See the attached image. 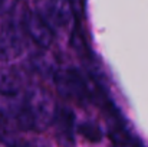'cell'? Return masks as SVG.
Wrapping results in <instances>:
<instances>
[{"label":"cell","mask_w":148,"mask_h":147,"mask_svg":"<svg viewBox=\"0 0 148 147\" xmlns=\"http://www.w3.org/2000/svg\"><path fill=\"white\" fill-rule=\"evenodd\" d=\"M23 28H19L13 20H9L0 28V59L7 61L17 56L23 49Z\"/></svg>","instance_id":"cell-5"},{"label":"cell","mask_w":148,"mask_h":147,"mask_svg":"<svg viewBox=\"0 0 148 147\" xmlns=\"http://www.w3.org/2000/svg\"><path fill=\"white\" fill-rule=\"evenodd\" d=\"M55 87L60 97L75 101V102H89V101H102L103 97L98 91L97 84L89 82L79 71L75 68L59 69L53 77Z\"/></svg>","instance_id":"cell-2"},{"label":"cell","mask_w":148,"mask_h":147,"mask_svg":"<svg viewBox=\"0 0 148 147\" xmlns=\"http://www.w3.org/2000/svg\"><path fill=\"white\" fill-rule=\"evenodd\" d=\"M78 133L84 136L88 141H92V143L101 141L102 139V131L98 127V124L91 123V121H85L81 126H78Z\"/></svg>","instance_id":"cell-8"},{"label":"cell","mask_w":148,"mask_h":147,"mask_svg":"<svg viewBox=\"0 0 148 147\" xmlns=\"http://www.w3.org/2000/svg\"><path fill=\"white\" fill-rule=\"evenodd\" d=\"M109 136H111L112 147H140L135 137H132V134L130 131H127L118 123L112 124V127L109 130Z\"/></svg>","instance_id":"cell-7"},{"label":"cell","mask_w":148,"mask_h":147,"mask_svg":"<svg viewBox=\"0 0 148 147\" xmlns=\"http://www.w3.org/2000/svg\"><path fill=\"white\" fill-rule=\"evenodd\" d=\"M68 6H69V10L73 13V16L81 20L85 14V1L84 0H66Z\"/></svg>","instance_id":"cell-10"},{"label":"cell","mask_w":148,"mask_h":147,"mask_svg":"<svg viewBox=\"0 0 148 147\" xmlns=\"http://www.w3.org/2000/svg\"><path fill=\"white\" fill-rule=\"evenodd\" d=\"M36 14L50 29L62 28L69 20V6L65 0H35Z\"/></svg>","instance_id":"cell-3"},{"label":"cell","mask_w":148,"mask_h":147,"mask_svg":"<svg viewBox=\"0 0 148 147\" xmlns=\"http://www.w3.org/2000/svg\"><path fill=\"white\" fill-rule=\"evenodd\" d=\"M71 43H72V48L75 49L76 52L86 53V43H85V39H84L79 28L73 29V33H72V38H71Z\"/></svg>","instance_id":"cell-9"},{"label":"cell","mask_w":148,"mask_h":147,"mask_svg":"<svg viewBox=\"0 0 148 147\" xmlns=\"http://www.w3.org/2000/svg\"><path fill=\"white\" fill-rule=\"evenodd\" d=\"M12 147H48L42 143H38V141H20L17 140Z\"/></svg>","instance_id":"cell-11"},{"label":"cell","mask_w":148,"mask_h":147,"mask_svg":"<svg viewBox=\"0 0 148 147\" xmlns=\"http://www.w3.org/2000/svg\"><path fill=\"white\" fill-rule=\"evenodd\" d=\"M22 28L40 48H49L53 43V30L35 12H25L22 17Z\"/></svg>","instance_id":"cell-6"},{"label":"cell","mask_w":148,"mask_h":147,"mask_svg":"<svg viewBox=\"0 0 148 147\" xmlns=\"http://www.w3.org/2000/svg\"><path fill=\"white\" fill-rule=\"evenodd\" d=\"M12 9V0H0V14L7 13Z\"/></svg>","instance_id":"cell-12"},{"label":"cell","mask_w":148,"mask_h":147,"mask_svg":"<svg viewBox=\"0 0 148 147\" xmlns=\"http://www.w3.org/2000/svg\"><path fill=\"white\" fill-rule=\"evenodd\" d=\"M56 108L46 91L35 90L23 98L22 107L14 115V121L22 130L40 131L52 123Z\"/></svg>","instance_id":"cell-1"},{"label":"cell","mask_w":148,"mask_h":147,"mask_svg":"<svg viewBox=\"0 0 148 147\" xmlns=\"http://www.w3.org/2000/svg\"><path fill=\"white\" fill-rule=\"evenodd\" d=\"M58 144L62 147L75 146V115L68 107H58L50 123Z\"/></svg>","instance_id":"cell-4"}]
</instances>
